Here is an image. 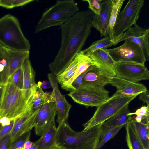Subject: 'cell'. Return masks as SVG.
<instances>
[{"mask_svg":"<svg viewBox=\"0 0 149 149\" xmlns=\"http://www.w3.org/2000/svg\"><path fill=\"white\" fill-rule=\"evenodd\" d=\"M94 15L89 9L79 11L60 26V47L49 65L56 77L64 71L81 50L91 33Z\"/></svg>","mask_w":149,"mask_h":149,"instance_id":"obj_1","label":"cell"},{"mask_svg":"<svg viewBox=\"0 0 149 149\" xmlns=\"http://www.w3.org/2000/svg\"><path fill=\"white\" fill-rule=\"evenodd\" d=\"M101 125L76 132L71 128L67 121L59 124L57 128L56 146L62 149H83L90 143L100 138Z\"/></svg>","mask_w":149,"mask_h":149,"instance_id":"obj_2","label":"cell"},{"mask_svg":"<svg viewBox=\"0 0 149 149\" xmlns=\"http://www.w3.org/2000/svg\"><path fill=\"white\" fill-rule=\"evenodd\" d=\"M32 100L25 99L22 90L8 79L3 86L0 97V118L5 116L10 120H15L29 107Z\"/></svg>","mask_w":149,"mask_h":149,"instance_id":"obj_3","label":"cell"},{"mask_svg":"<svg viewBox=\"0 0 149 149\" xmlns=\"http://www.w3.org/2000/svg\"><path fill=\"white\" fill-rule=\"evenodd\" d=\"M0 45L19 51H29V41L24 36L18 19L7 14L0 18Z\"/></svg>","mask_w":149,"mask_h":149,"instance_id":"obj_4","label":"cell"},{"mask_svg":"<svg viewBox=\"0 0 149 149\" xmlns=\"http://www.w3.org/2000/svg\"><path fill=\"white\" fill-rule=\"evenodd\" d=\"M79 11L74 0L57 1L43 13L36 25L35 33L54 26H61Z\"/></svg>","mask_w":149,"mask_h":149,"instance_id":"obj_5","label":"cell"},{"mask_svg":"<svg viewBox=\"0 0 149 149\" xmlns=\"http://www.w3.org/2000/svg\"><path fill=\"white\" fill-rule=\"evenodd\" d=\"M138 95H126L116 92L104 102L97 107L92 117L83 124V130L101 124L129 104Z\"/></svg>","mask_w":149,"mask_h":149,"instance_id":"obj_6","label":"cell"},{"mask_svg":"<svg viewBox=\"0 0 149 149\" xmlns=\"http://www.w3.org/2000/svg\"><path fill=\"white\" fill-rule=\"evenodd\" d=\"M144 2V0L128 1L116 20L113 30L114 41L136 23Z\"/></svg>","mask_w":149,"mask_h":149,"instance_id":"obj_7","label":"cell"},{"mask_svg":"<svg viewBox=\"0 0 149 149\" xmlns=\"http://www.w3.org/2000/svg\"><path fill=\"white\" fill-rule=\"evenodd\" d=\"M67 95L76 102L86 107H98L109 97V92L104 88H96L81 84L77 89Z\"/></svg>","mask_w":149,"mask_h":149,"instance_id":"obj_8","label":"cell"},{"mask_svg":"<svg viewBox=\"0 0 149 149\" xmlns=\"http://www.w3.org/2000/svg\"><path fill=\"white\" fill-rule=\"evenodd\" d=\"M124 41V43L119 47L107 49L114 61L132 62L144 65L146 60L141 48L128 39Z\"/></svg>","mask_w":149,"mask_h":149,"instance_id":"obj_9","label":"cell"},{"mask_svg":"<svg viewBox=\"0 0 149 149\" xmlns=\"http://www.w3.org/2000/svg\"><path fill=\"white\" fill-rule=\"evenodd\" d=\"M113 70L115 76L133 82L149 79V71L145 65L134 62H115Z\"/></svg>","mask_w":149,"mask_h":149,"instance_id":"obj_10","label":"cell"},{"mask_svg":"<svg viewBox=\"0 0 149 149\" xmlns=\"http://www.w3.org/2000/svg\"><path fill=\"white\" fill-rule=\"evenodd\" d=\"M1 51L2 59H6L7 63L6 66L0 73V84L3 85L29 57V51H17L1 46Z\"/></svg>","mask_w":149,"mask_h":149,"instance_id":"obj_11","label":"cell"},{"mask_svg":"<svg viewBox=\"0 0 149 149\" xmlns=\"http://www.w3.org/2000/svg\"><path fill=\"white\" fill-rule=\"evenodd\" d=\"M47 97L44 104L40 109L35 120V132L41 136L55 119L57 110L53 91L46 92Z\"/></svg>","mask_w":149,"mask_h":149,"instance_id":"obj_12","label":"cell"},{"mask_svg":"<svg viewBox=\"0 0 149 149\" xmlns=\"http://www.w3.org/2000/svg\"><path fill=\"white\" fill-rule=\"evenodd\" d=\"M115 76L113 70L110 68L104 66L93 65L84 76L81 84L94 88H104L109 84L111 78Z\"/></svg>","mask_w":149,"mask_h":149,"instance_id":"obj_13","label":"cell"},{"mask_svg":"<svg viewBox=\"0 0 149 149\" xmlns=\"http://www.w3.org/2000/svg\"><path fill=\"white\" fill-rule=\"evenodd\" d=\"M33 106L32 99L28 108L15 119L13 126L10 132L12 143H13L24 134L31 131L34 127L35 119L39 110L34 111L33 109Z\"/></svg>","mask_w":149,"mask_h":149,"instance_id":"obj_14","label":"cell"},{"mask_svg":"<svg viewBox=\"0 0 149 149\" xmlns=\"http://www.w3.org/2000/svg\"><path fill=\"white\" fill-rule=\"evenodd\" d=\"M117 38L120 42L127 39L138 45L142 49L146 61L149 60V28L141 27L136 23Z\"/></svg>","mask_w":149,"mask_h":149,"instance_id":"obj_15","label":"cell"},{"mask_svg":"<svg viewBox=\"0 0 149 149\" xmlns=\"http://www.w3.org/2000/svg\"><path fill=\"white\" fill-rule=\"evenodd\" d=\"M48 77L53 89L57 115V121L59 124L67 120L71 105L67 102L65 96L61 93L56 76L52 73L48 74Z\"/></svg>","mask_w":149,"mask_h":149,"instance_id":"obj_16","label":"cell"},{"mask_svg":"<svg viewBox=\"0 0 149 149\" xmlns=\"http://www.w3.org/2000/svg\"><path fill=\"white\" fill-rule=\"evenodd\" d=\"M101 9L99 15H95L93 27L99 31L101 37L108 35V29L112 8V0H102Z\"/></svg>","mask_w":149,"mask_h":149,"instance_id":"obj_17","label":"cell"},{"mask_svg":"<svg viewBox=\"0 0 149 149\" xmlns=\"http://www.w3.org/2000/svg\"><path fill=\"white\" fill-rule=\"evenodd\" d=\"M109 84L116 88V91L126 95H139L148 91L142 84L132 82L115 76L111 78Z\"/></svg>","mask_w":149,"mask_h":149,"instance_id":"obj_18","label":"cell"},{"mask_svg":"<svg viewBox=\"0 0 149 149\" xmlns=\"http://www.w3.org/2000/svg\"><path fill=\"white\" fill-rule=\"evenodd\" d=\"M78 59L79 64L77 69L72 77L67 81L61 84V87L67 91H73L72 84L79 75L86 71L90 66H104L97 62L89 55L84 54L81 50L75 56Z\"/></svg>","mask_w":149,"mask_h":149,"instance_id":"obj_19","label":"cell"},{"mask_svg":"<svg viewBox=\"0 0 149 149\" xmlns=\"http://www.w3.org/2000/svg\"><path fill=\"white\" fill-rule=\"evenodd\" d=\"M24 76L22 91L25 99L29 101L36 91L37 84L35 81V72L33 69L29 57L24 61L22 66Z\"/></svg>","mask_w":149,"mask_h":149,"instance_id":"obj_20","label":"cell"},{"mask_svg":"<svg viewBox=\"0 0 149 149\" xmlns=\"http://www.w3.org/2000/svg\"><path fill=\"white\" fill-rule=\"evenodd\" d=\"M130 112L129 104H128L114 115L101 124L100 136L112 128L126 124L131 122L134 117L128 115V114Z\"/></svg>","mask_w":149,"mask_h":149,"instance_id":"obj_21","label":"cell"},{"mask_svg":"<svg viewBox=\"0 0 149 149\" xmlns=\"http://www.w3.org/2000/svg\"><path fill=\"white\" fill-rule=\"evenodd\" d=\"M56 132L54 119L40 138L35 142L37 145V149H51L56 146Z\"/></svg>","mask_w":149,"mask_h":149,"instance_id":"obj_22","label":"cell"},{"mask_svg":"<svg viewBox=\"0 0 149 149\" xmlns=\"http://www.w3.org/2000/svg\"><path fill=\"white\" fill-rule=\"evenodd\" d=\"M130 122L144 149H149V124L137 122L134 119Z\"/></svg>","mask_w":149,"mask_h":149,"instance_id":"obj_23","label":"cell"},{"mask_svg":"<svg viewBox=\"0 0 149 149\" xmlns=\"http://www.w3.org/2000/svg\"><path fill=\"white\" fill-rule=\"evenodd\" d=\"M87 55L97 62L113 70L115 62L109 54L107 49H98Z\"/></svg>","mask_w":149,"mask_h":149,"instance_id":"obj_24","label":"cell"},{"mask_svg":"<svg viewBox=\"0 0 149 149\" xmlns=\"http://www.w3.org/2000/svg\"><path fill=\"white\" fill-rule=\"evenodd\" d=\"M125 0H112V8L108 26V35L113 41V30L116 19Z\"/></svg>","mask_w":149,"mask_h":149,"instance_id":"obj_25","label":"cell"},{"mask_svg":"<svg viewBox=\"0 0 149 149\" xmlns=\"http://www.w3.org/2000/svg\"><path fill=\"white\" fill-rule=\"evenodd\" d=\"M117 44L116 42L112 41L108 35L93 42L88 48L81 50V52L84 54L88 55L97 50L106 49Z\"/></svg>","mask_w":149,"mask_h":149,"instance_id":"obj_26","label":"cell"},{"mask_svg":"<svg viewBox=\"0 0 149 149\" xmlns=\"http://www.w3.org/2000/svg\"><path fill=\"white\" fill-rule=\"evenodd\" d=\"M130 122L125 126L126 141L129 149H144Z\"/></svg>","mask_w":149,"mask_h":149,"instance_id":"obj_27","label":"cell"},{"mask_svg":"<svg viewBox=\"0 0 149 149\" xmlns=\"http://www.w3.org/2000/svg\"><path fill=\"white\" fill-rule=\"evenodd\" d=\"M41 82L37 84V87L32 96L33 109L35 111L39 110L45 102L46 92H44L41 86Z\"/></svg>","mask_w":149,"mask_h":149,"instance_id":"obj_28","label":"cell"},{"mask_svg":"<svg viewBox=\"0 0 149 149\" xmlns=\"http://www.w3.org/2000/svg\"><path fill=\"white\" fill-rule=\"evenodd\" d=\"M78 64V60L75 56L64 71L56 77L57 82L61 84L69 80L75 73Z\"/></svg>","mask_w":149,"mask_h":149,"instance_id":"obj_29","label":"cell"},{"mask_svg":"<svg viewBox=\"0 0 149 149\" xmlns=\"http://www.w3.org/2000/svg\"><path fill=\"white\" fill-rule=\"evenodd\" d=\"M126 125L112 128L104 132L100 136L96 149H100L107 142L114 137L123 127L125 126Z\"/></svg>","mask_w":149,"mask_h":149,"instance_id":"obj_30","label":"cell"},{"mask_svg":"<svg viewBox=\"0 0 149 149\" xmlns=\"http://www.w3.org/2000/svg\"><path fill=\"white\" fill-rule=\"evenodd\" d=\"M34 1L33 0H0V6L8 9L22 6Z\"/></svg>","mask_w":149,"mask_h":149,"instance_id":"obj_31","label":"cell"},{"mask_svg":"<svg viewBox=\"0 0 149 149\" xmlns=\"http://www.w3.org/2000/svg\"><path fill=\"white\" fill-rule=\"evenodd\" d=\"M9 79L17 87L22 90L24 84V76L22 67L15 72Z\"/></svg>","mask_w":149,"mask_h":149,"instance_id":"obj_32","label":"cell"},{"mask_svg":"<svg viewBox=\"0 0 149 149\" xmlns=\"http://www.w3.org/2000/svg\"><path fill=\"white\" fill-rule=\"evenodd\" d=\"M31 134V131H29L19 137L13 143L12 149L23 147L25 142L29 140Z\"/></svg>","mask_w":149,"mask_h":149,"instance_id":"obj_33","label":"cell"},{"mask_svg":"<svg viewBox=\"0 0 149 149\" xmlns=\"http://www.w3.org/2000/svg\"><path fill=\"white\" fill-rule=\"evenodd\" d=\"M102 0H85L88 4V8L93 12L95 15H99L101 9V2Z\"/></svg>","mask_w":149,"mask_h":149,"instance_id":"obj_34","label":"cell"},{"mask_svg":"<svg viewBox=\"0 0 149 149\" xmlns=\"http://www.w3.org/2000/svg\"><path fill=\"white\" fill-rule=\"evenodd\" d=\"M128 115L132 116L133 115H140L142 117V120L149 119V107L146 106H142L134 112H130Z\"/></svg>","mask_w":149,"mask_h":149,"instance_id":"obj_35","label":"cell"},{"mask_svg":"<svg viewBox=\"0 0 149 149\" xmlns=\"http://www.w3.org/2000/svg\"><path fill=\"white\" fill-rule=\"evenodd\" d=\"M13 143L10 141L9 132L0 140V149H12Z\"/></svg>","mask_w":149,"mask_h":149,"instance_id":"obj_36","label":"cell"},{"mask_svg":"<svg viewBox=\"0 0 149 149\" xmlns=\"http://www.w3.org/2000/svg\"><path fill=\"white\" fill-rule=\"evenodd\" d=\"M15 120L10 121L9 125L3 127L1 126L0 127V140L5 135L9 133L13 126Z\"/></svg>","mask_w":149,"mask_h":149,"instance_id":"obj_37","label":"cell"},{"mask_svg":"<svg viewBox=\"0 0 149 149\" xmlns=\"http://www.w3.org/2000/svg\"><path fill=\"white\" fill-rule=\"evenodd\" d=\"M139 99L143 103H146L147 106L149 107V92L148 90L140 93L139 95Z\"/></svg>","mask_w":149,"mask_h":149,"instance_id":"obj_38","label":"cell"},{"mask_svg":"<svg viewBox=\"0 0 149 149\" xmlns=\"http://www.w3.org/2000/svg\"><path fill=\"white\" fill-rule=\"evenodd\" d=\"M100 138L90 143L86 146L83 149H96L98 143Z\"/></svg>","mask_w":149,"mask_h":149,"instance_id":"obj_39","label":"cell"},{"mask_svg":"<svg viewBox=\"0 0 149 149\" xmlns=\"http://www.w3.org/2000/svg\"><path fill=\"white\" fill-rule=\"evenodd\" d=\"M10 123V120L8 118L6 117H3L1 119V126L3 127L9 125Z\"/></svg>","mask_w":149,"mask_h":149,"instance_id":"obj_40","label":"cell"},{"mask_svg":"<svg viewBox=\"0 0 149 149\" xmlns=\"http://www.w3.org/2000/svg\"><path fill=\"white\" fill-rule=\"evenodd\" d=\"M41 86L44 89H48L52 87L50 82L48 81H44L42 82H41Z\"/></svg>","mask_w":149,"mask_h":149,"instance_id":"obj_41","label":"cell"},{"mask_svg":"<svg viewBox=\"0 0 149 149\" xmlns=\"http://www.w3.org/2000/svg\"><path fill=\"white\" fill-rule=\"evenodd\" d=\"M34 142H33L29 140L24 143L23 148L24 149H29L33 146Z\"/></svg>","mask_w":149,"mask_h":149,"instance_id":"obj_42","label":"cell"},{"mask_svg":"<svg viewBox=\"0 0 149 149\" xmlns=\"http://www.w3.org/2000/svg\"><path fill=\"white\" fill-rule=\"evenodd\" d=\"M134 119L136 122H141L143 119L142 117L140 115H137L135 117H134Z\"/></svg>","mask_w":149,"mask_h":149,"instance_id":"obj_43","label":"cell"},{"mask_svg":"<svg viewBox=\"0 0 149 149\" xmlns=\"http://www.w3.org/2000/svg\"><path fill=\"white\" fill-rule=\"evenodd\" d=\"M0 63L2 64L5 67L7 64V61L6 59L3 58L0 61Z\"/></svg>","mask_w":149,"mask_h":149,"instance_id":"obj_44","label":"cell"},{"mask_svg":"<svg viewBox=\"0 0 149 149\" xmlns=\"http://www.w3.org/2000/svg\"><path fill=\"white\" fill-rule=\"evenodd\" d=\"M5 66L2 64L0 63V72H2L4 70Z\"/></svg>","mask_w":149,"mask_h":149,"instance_id":"obj_45","label":"cell"},{"mask_svg":"<svg viewBox=\"0 0 149 149\" xmlns=\"http://www.w3.org/2000/svg\"><path fill=\"white\" fill-rule=\"evenodd\" d=\"M37 145L36 143L34 142V143L33 146L29 149H37Z\"/></svg>","mask_w":149,"mask_h":149,"instance_id":"obj_46","label":"cell"},{"mask_svg":"<svg viewBox=\"0 0 149 149\" xmlns=\"http://www.w3.org/2000/svg\"><path fill=\"white\" fill-rule=\"evenodd\" d=\"M3 86V85L0 84V96L1 95L2 92Z\"/></svg>","mask_w":149,"mask_h":149,"instance_id":"obj_47","label":"cell"},{"mask_svg":"<svg viewBox=\"0 0 149 149\" xmlns=\"http://www.w3.org/2000/svg\"><path fill=\"white\" fill-rule=\"evenodd\" d=\"M51 149H62L61 148H60L57 146H56Z\"/></svg>","mask_w":149,"mask_h":149,"instance_id":"obj_48","label":"cell"},{"mask_svg":"<svg viewBox=\"0 0 149 149\" xmlns=\"http://www.w3.org/2000/svg\"><path fill=\"white\" fill-rule=\"evenodd\" d=\"M16 149H24V148H23V147H22V148H16Z\"/></svg>","mask_w":149,"mask_h":149,"instance_id":"obj_49","label":"cell"},{"mask_svg":"<svg viewBox=\"0 0 149 149\" xmlns=\"http://www.w3.org/2000/svg\"><path fill=\"white\" fill-rule=\"evenodd\" d=\"M1 118H0V124L1 123Z\"/></svg>","mask_w":149,"mask_h":149,"instance_id":"obj_50","label":"cell"},{"mask_svg":"<svg viewBox=\"0 0 149 149\" xmlns=\"http://www.w3.org/2000/svg\"></svg>","mask_w":149,"mask_h":149,"instance_id":"obj_51","label":"cell"}]
</instances>
